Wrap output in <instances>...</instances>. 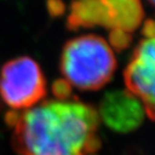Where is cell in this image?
I'll list each match as a JSON object with an SVG mask.
<instances>
[{
	"instance_id": "277c9868",
	"label": "cell",
	"mask_w": 155,
	"mask_h": 155,
	"mask_svg": "<svg viewBox=\"0 0 155 155\" xmlns=\"http://www.w3.org/2000/svg\"><path fill=\"white\" fill-rule=\"evenodd\" d=\"M154 39H143L134 50L133 57L124 70V80L130 94L140 98L144 112L154 120Z\"/></svg>"
},
{
	"instance_id": "8992f818",
	"label": "cell",
	"mask_w": 155,
	"mask_h": 155,
	"mask_svg": "<svg viewBox=\"0 0 155 155\" xmlns=\"http://www.w3.org/2000/svg\"><path fill=\"white\" fill-rule=\"evenodd\" d=\"M96 26L111 30L115 28V12L112 0L72 1L67 18V28L78 30Z\"/></svg>"
},
{
	"instance_id": "3957f363",
	"label": "cell",
	"mask_w": 155,
	"mask_h": 155,
	"mask_svg": "<svg viewBox=\"0 0 155 155\" xmlns=\"http://www.w3.org/2000/svg\"><path fill=\"white\" fill-rule=\"evenodd\" d=\"M46 95L45 78L32 58L22 56L8 61L0 73V96L13 109L38 104Z\"/></svg>"
},
{
	"instance_id": "4fadbf2b",
	"label": "cell",
	"mask_w": 155,
	"mask_h": 155,
	"mask_svg": "<svg viewBox=\"0 0 155 155\" xmlns=\"http://www.w3.org/2000/svg\"><path fill=\"white\" fill-rule=\"evenodd\" d=\"M148 1H149V3H150V5H154V0H148Z\"/></svg>"
},
{
	"instance_id": "5b68a950",
	"label": "cell",
	"mask_w": 155,
	"mask_h": 155,
	"mask_svg": "<svg viewBox=\"0 0 155 155\" xmlns=\"http://www.w3.org/2000/svg\"><path fill=\"white\" fill-rule=\"evenodd\" d=\"M99 112L104 124L119 133H129L137 129L144 117L141 102L127 91L107 93L101 100Z\"/></svg>"
},
{
	"instance_id": "30bf717a",
	"label": "cell",
	"mask_w": 155,
	"mask_h": 155,
	"mask_svg": "<svg viewBox=\"0 0 155 155\" xmlns=\"http://www.w3.org/2000/svg\"><path fill=\"white\" fill-rule=\"evenodd\" d=\"M48 9L52 16H59L65 11V5L61 0H48Z\"/></svg>"
},
{
	"instance_id": "8fae6325",
	"label": "cell",
	"mask_w": 155,
	"mask_h": 155,
	"mask_svg": "<svg viewBox=\"0 0 155 155\" xmlns=\"http://www.w3.org/2000/svg\"><path fill=\"white\" fill-rule=\"evenodd\" d=\"M142 35L145 39H154V22L152 19H147L143 25Z\"/></svg>"
},
{
	"instance_id": "9c48e42d",
	"label": "cell",
	"mask_w": 155,
	"mask_h": 155,
	"mask_svg": "<svg viewBox=\"0 0 155 155\" xmlns=\"http://www.w3.org/2000/svg\"><path fill=\"white\" fill-rule=\"evenodd\" d=\"M52 93L59 100H65L71 96L72 87L71 84L65 79H58L52 85Z\"/></svg>"
},
{
	"instance_id": "ba28073f",
	"label": "cell",
	"mask_w": 155,
	"mask_h": 155,
	"mask_svg": "<svg viewBox=\"0 0 155 155\" xmlns=\"http://www.w3.org/2000/svg\"><path fill=\"white\" fill-rule=\"evenodd\" d=\"M133 40V36L121 29H112L109 35V41L116 52H122L128 48Z\"/></svg>"
},
{
	"instance_id": "7a4b0ae2",
	"label": "cell",
	"mask_w": 155,
	"mask_h": 155,
	"mask_svg": "<svg viewBox=\"0 0 155 155\" xmlns=\"http://www.w3.org/2000/svg\"><path fill=\"white\" fill-rule=\"evenodd\" d=\"M116 69L113 51L95 35L77 37L64 45L61 71L65 80L82 91H97L110 82Z\"/></svg>"
},
{
	"instance_id": "52a82bcc",
	"label": "cell",
	"mask_w": 155,
	"mask_h": 155,
	"mask_svg": "<svg viewBox=\"0 0 155 155\" xmlns=\"http://www.w3.org/2000/svg\"><path fill=\"white\" fill-rule=\"evenodd\" d=\"M112 2L115 11V29L131 34L143 18L140 0H112Z\"/></svg>"
},
{
	"instance_id": "6da1fadb",
	"label": "cell",
	"mask_w": 155,
	"mask_h": 155,
	"mask_svg": "<svg viewBox=\"0 0 155 155\" xmlns=\"http://www.w3.org/2000/svg\"><path fill=\"white\" fill-rule=\"evenodd\" d=\"M98 126L90 104L48 100L19 113L12 144L19 155H91L101 145Z\"/></svg>"
},
{
	"instance_id": "7c38bea8",
	"label": "cell",
	"mask_w": 155,
	"mask_h": 155,
	"mask_svg": "<svg viewBox=\"0 0 155 155\" xmlns=\"http://www.w3.org/2000/svg\"><path fill=\"white\" fill-rule=\"evenodd\" d=\"M18 116H19V113H17L16 111H10V112H8L7 115H5V122H7V124L9 126L14 127L15 123H16L17 120H18Z\"/></svg>"
}]
</instances>
